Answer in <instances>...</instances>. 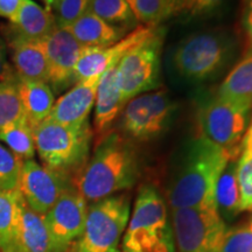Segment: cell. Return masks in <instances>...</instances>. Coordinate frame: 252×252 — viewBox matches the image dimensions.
Here are the masks:
<instances>
[{"instance_id":"obj_1","label":"cell","mask_w":252,"mask_h":252,"mask_svg":"<svg viewBox=\"0 0 252 252\" xmlns=\"http://www.w3.org/2000/svg\"><path fill=\"white\" fill-rule=\"evenodd\" d=\"M230 160L231 157L225 151L202 137L189 141L167 186V198L172 209L216 208L217 181Z\"/></svg>"},{"instance_id":"obj_2","label":"cell","mask_w":252,"mask_h":252,"mask_svg":"<svg viewBox=\"0 0 252 252\" xmlns=\"http://www.w3.org/2000/svg\"><path fill=\"white\" fill-rule=\"evenodd\" d=\"M138 154L132 141L113 130L94 147V156L78 172L76 190L90 202L131 188L139 178Z\"/></svg>"},{"instance_id":"obj_3","label":"cell","mask_w":252,"mask_h":252,"mask_svg":"<svg viewBox=\"0 0 252 252\" xmlns=\"http://www.w3.org/2000/svg\"><path fill=\"white\" fill-rule=\"evenodd\" d=\"M33 135L35 152L43 166L65 175L83 168L94 138L89 122L65 126L48 118L34 128Z\"/></svg>"},{"instance_id":"obj_4","label":"cell","mask_w":252,"mask_h":252,"mask_svg":"<svg viewBox=\"0 0 252 252\" xmlns=\"http://www.w3.org/2000/svg\"><path fill=\"white\" fill-rule=\"evenodd\" d=\"M122 249L123 252H174L165 201L152 186H144L138 193Z\"/></svg>"},{"instance_id":"obj_5","label":"cell","mask_w":252,"mask_h":252,"mask_svg":"<svg viewBox=\"0 0 252 252\" xmlns=\"http://www.w3.org/2000/svg\"><path fill=\"white\" fill-rule=\"evenodd\" d=\"M235 43L226 33L204 32L189 35L179 43L173 64L179 75L201 82L216 76L234 55Z\"/></svg>"},{"instance_id":"obj_6","label":"cell","mask_w":252,"mask_h":252,"mask_svg":"<svg viewBox=\"0 0 252 252\" xmlns=\"http://www.w3.org/2000/svg\"><path fill=\"white\" fill-rule=\"evenodd\" d=\"M130 196H109L88 207L82 235L71 252H122L121 239L130 217Z\"/></svg>"},{"instance_id":"obj_7","label":"cell","mask_w":252,"mask_h":252,"mask_svg":"<svg viewBox=\"0 0 252 252\" xmlns=\"http://www.w3.org/2000/svg\"><path fill=\"white\" fill-rule=\"evenodd\" d=\"M162 28L128 50L117 65V81L124 105L138 94L159 86L160 55L163 42Z\"/></svg>"},{"instance_id":"obj_8","label":"cell","mask_w":252,"mask_h":252,"mask_svg":"<svg viewBox=\"0 0 252 252\" xmlns=\"http://www.w3.org/2000/svg\"><path fill=\"white\" fill-rule=\"evenodd\" d=\"M175 104L165 90L134 97L126 103L118 131L130 141H147L160 137L171 124Z\"/></svg>"},{"instance_id":"obj_9","label":"cell","mask_w":252,"mask_h":252,"mask_svg":"<svg viewBox=\"0 0 252 252\" xmlns=\"http://www.w3.org/2000/svg\"><path fill=\"white\" fill-rule=\"evenodd\" d=\"M172 225L180 252H219L228 230L214 207L173 209Z\"/></svg>"},{"instance_id":"obj_10","label":"cell","mask_w":252,"mask_h":252,"mask_svg":"<svg viewBox=\"0 0 252 252\" xmlns=\"http://www.w3.org/2000/svg\"><path fill=\"white\" fill-rule=\"evenodd\" d=\"M248 110L216 96L198 110L201 137L225 151L231 159H237L247 131Z\"/></svg>"},{"instance_id":"obj_11","label":"cell","mask_w":252,"mask_h":252,"mask_svg":"<svg viewBox=\"0 0 252 252\" xmlns=\"http://www.w3.org/2000/svg\"><path fill=\"white\" fill-rule=\"evenodd\" d=\"M87 200L75 188H69L45 214V220L56 252H68L84 229Z\"/></svg>"},{"instance_id":"obj_12","label":"cell","mask_w":252,"mask_h":252,"mask_svg":"<svg viewBox=\"0 0 252 252\" xmlns=\"http://www.w3.org/2000/svg\"><path fill=\"white\" fill-rule=\"evenodd\" d=\"M71 188L68 175L26 160L23 162L18 190L32 210L45 215L65 190Z\"/></svg>"},{"instance_id":"obj_13","label":"cell","mask_w":252,"mask_h":252,"mask_svg":"<svg viewBox=\"0 0 252 252\" xmlns=\"http://www.w3.org/2000/svg\"><path fill=\"white\" fill-rule=\"evenodd\" d=\"M48 61V83L56 91L75 84L74 70L86 47L72 36L68 28L56 26L42 39Z\"/></svg>"},{"instance_id":"obj_14","label":"cell","mask_w":252,"mask_h":252,"mask_svg":"<svg viewBox=\"0 0 252 252\" xmlns=\"http://www.w3.org/2000/svg\"><path fill=\"white\" fill-rule=\"evenodd\" d=\"M157 27L146 26V25L137 26L117 43L105 48L86 47L75 67V83L89 80L94 76H102L106 69L118 64L128 50L152 35Z\"/></svg>"},{"instance_id":"obj_15","label":"cell","mask_w":252,"mask_h":252,"mask_svg":"<svg viewBox=\"0 0 252 252\" xmlns=\"http://www.w3.org/2000/svg\"><path fill=\"white\" fill-rule=\"evenodd\" d=\"M102 76L76 82L70 90L54 103L48 119L65 126H81L88 123L96 99L97 88Z\"/></svg>"},{"instance_id":"obj_16","label":"cell","mask_w":252,"mask_h":252,"mask_svg":"<svg viewBox=\"0 0 252 252\" xmlns=\"http://www.w3.org/2000/svg\"><path fill=\"white\" fill-rule=\"evenodd\" d=\"M117 65L104 71L97 88L93 128L94 146L113 131V124L124 109L117 81Z\"/></svg>"},{"instance_id":"obj_17","label":"cell","mask_w":252,"mask_h":252,"mask_svg":"<svg viewBox=\"0 0 252 252\" xmlns=\"http://www.w3.org/2000/svg\"><path fill=\"white\" fill-rule=\"evenodd\" d=\"M12 60L19 82L48 83V61L42 40L15 36L11 41Z\"/></svg>"},{"instance_id":"obj_18","label":"cell","mask_w":252,"mask_h":252,"mask_svg":"<svg viewBox=\"0 0 252 252\" xmlns=\"http://www.w3.org/2000/svg\"><path fill=\"white\" fill-rule=\"evenodd\" d=\"M68 30L82 46L94 48H105L115 45L127 32L125 28L105 23L88 11Z\"/></svg>"},{"instance_id":"obj_19","label":"cell","mask_w":252,"mask_h":252,"mask_svg":"<svg viewBox=\"0 0 252 252\" xmlns=\"http://www.w3.org/2000/svg\"><path fill=\"white\" fill-rule=\"evenodd\" d=\"M18 189L0 190V252L20 251L21 204Z\"/></svg>"},{"instance_id":"obj_20","label":"cell","mask_w":252,"mask_h":252,"mask_svg":"<svg viewBox=\"0 0 252 252\" xmlns=\"http://www.w3.org/2000/svg\"><path fill=\"white\" fill-rule=\"evenodd\" d=\"M9 23L17 32V36L27 40H42L56 27L52 12L33 0H24Z\"/></svg>"},{"instance_id":"obj_21","label":"cell","mask_w":252,"mask_h":252,"mask_svg":"<svg viewBox=\"0 0 252 252\" xmlns=\"http://www.w3.org/2000/svg\"><path fill=\"white\" fill-rule=\"evenodd\" d=\"M217 96L226 102L252 109V54L245 55L220 83Z\"/></svg>"},{"instance_id":"obj_22","label":"cell","mask_w":252,"mask_h":252,"mask_svg":"<svg viewBox=\"0 0 252 252\" xmlns=\"http://www.w3.org/2000/svg\"><path fill=\"white\" fill-rule=\"evenodd\" d=\"M19 94L32 130L48 118L55 103L52 88L46 82H19Z\"/></svg>"},{"instance_id":"obj_23","label":"cell","mask_w":252,"mask_h":252,"mask_svg":"<svg viewBox=\"0 0 252 252\" xmlns=\"http://www.w3.org/2000/svg\"><path fill=\"white\" fill-rule=\"evenodd\" d=\"M20 251L56 252L47 228L45 215L32 210L25 200L21 204Z\"/></svg>"},{"instance_id":"obj_24","label":"cell","mask_w":252,"mask_h":252,"mask_svg":"<svg viewBox=\"0 0 252 252\" xmlns=\"http://www.w3.org/2000/svg\"><path fill=\"white\" fill-rule=\"evenodd\" d=\"M216 210L224 222L234 220L241 213L237 182V159H232L220 175L215 191Z\"/></svg>"},{"instance_id":"obj_25","label":"cell","mask_w":252,"mask_h":252,"mask_svg":"<svg viewBox=\"0 0 252 252\" xmlns=\"http://www.w3.org/2000/svg\"><path fill=\"white\" fill-rule=\"evenodd\" d=\"M0 141L23 161L32 160L35 156L33 130L26 118L13 123L0 130Z\"/></svg>"},{"instance_id":"obj_26","label":"cell","mask_w":252,"mask_h":252,"mask_svg":"<svg viewBox=\"0 0 252 252\" xmlns=\"http://www.w3.org/2000/svg\"><path fill=\"white\" fill-rule=\"evenodd\" d=\"M88 12L113 26L131 30L138 20L126 0H89Z\"/></svg>"},{"instance_id":"obj_27","label":"cell","mask_w":252,"mask_h":252,"mask_svg":"<svg viewBox=\"0 0 252 252\" xmlns=\"http://www.w3.org/2000/svg\"><path fill=\"white\" fill-rule=\"evenodd\" d=\"M18 83V78L0 82V130L26 118Z\"/></svg>"},{"instance_id":"obj_28","label":"cell","mask_w":252,"mask_h":252,"mask_svg":"<svg viewBox=\"0 0 252 252\" xmlns=\"http://www.w3.org/2000/svg\"><path fill=\"white\" fill-rule=\"evenodd\" d=\"M237 182L239 188V209L252 210V147H241L237 160Z\"/></svg>"},{"instance_id":"obj_29","label":"cell","mask_w":252,"mask_h":252,"mask_svg":"<svg viewBox=\"0 0 252 252\" xmlns=\"http://www.w3.org/2000/svg\"><path fill=\"white\" fill-rule=\"evenodd\" d=\"M229 0H169V17H202L215 13L220 8L226 5Z\"/></svg>"},{"instance_id":"obj_30","label":"cell","mask_w":252,"mask_h":252,"mask_svg":"<svg viewBox=\"0 0 252 252\" xmlns=\"http://www.w3.org/2000/svg\"><path fill=\"white\" fill-rule=\"evenodd\" d=\"M138 23L157 27L169 17L168 0H126Z\"/></svg>"},{"instance_id":"obj_31","label":"cell","mask_w":252,"mask_h":252,"mask_svg":"<svg viewBox=\"0 0 252 252\" xmlns=\"http://www.w3.org/2000/svg\"><path fill=\"white\" fill-rule=\"evenodd\" d=\"M23 160L0 143V190L18 189Z\"/></svg>"},{"instance_id":"obj_32","label":"cell","mask_w":252,"mask_h":252,"mask_svg":"<svg viewBox=\"0 0 252 252\" xmlns=\"http://www.w3.org/2000/svg\"><path fill=\"white\" fill-rule=\"evenodd\" d=\"M89 0H55L50 12L54 15L56 26L69 28L88 11Z\"/></svg>"},{"instance_id":"obj_33","label":"cell","mask_w":252,"mask_h":252,"mask_svg":"<svg viewBox=\"0 0 252 252\" xmlns=\"http://www.w3.org/2000/svg\"><path fill=\"white\" fill-rule=\"evenodd\" d=\"M219 252H252V231L248 226L226 230Z\"/></svg>"},{"instance_id":"obj_34","label":"cell","mask_w":252,"mask_h":252,"mask_svg":"<svg viewBox=\"0 0 252 252\" xmlns=\"http://www.w3.org/2000/svg\"><path fill=\"white\" fill-rule=\"evenodd\" d=\"M242 27L245 35V55L252 54V0H243Z\"/></svg>"},{"instance_id":"obj_35","label":"cell","mask_w":252,"mask_h":252,"mask_svg":"<svg viewBox=\"0 0 252 252\" xmlns=\"http://www.w3.org/2000/svg\"><path fill=\"white\" fill-rule=\"evenodd\" d=\"M24 0H0V17L11 21L17 14Z\"/></svg>"},{"instance_id":"obj_36","label":"cell","mask_w":252,"mask_h":252,"mask_svg":"<svg viewBox=\"0 0 252 252\" xmlns=\"http://www.w3.org/2000/svg\"><path fill=\"white\" fill-rule=\"evenodd\" d=\"M14 75L12 74L11 68L8 67L7 61H6L5 50L0 45V82L7 81V80H14Z\"/></svg>"},{"instance_id":"obj_37","label":"cell","mask_w":252,"mask_h":252,"mask_svg":"<svg viewBox=\"0 0 252 252\" xmlns=\"http://www.w3.org/2000/svg\"><path fill=\"white\" fill-rule=\"evenodd\" d=\"M241 147H252V119H251L250 125H249L248 130L245 131Z\"/></svg>"},{"instance_id":"obj_38","label":"cell","mask_w":252,"mask_h":252,"mask_svg":"<svg viewBox=\"0 0 252 252\" xmlns=\"http://www.w3.org/2000/svg\"><path fill=\"white\" fill-rule=\"evenodd\" d=\"M42 1L46 4L47 9H49V11H50V8H52V6H53V4H54L55 0H42Z\"/></svg>"},{"instance_id":"obj_39","label":"cell","mask_w":252,"mask_h":252,"mask_svg":"<svg viewBox=\"0 0 252 252\" xmlns=\"http://www.w3.org/2000/svg\"><path fill=\"white\" fill-rule=\"evenodd\" d=\"M248 228H249V229H250V230H251V231H252V220H250V224H249V226H248Z\"/></svg>"},{"instance_id":"obj_40","label":"cell","mask_w":252,"mask_h":252,"mask_svg":"<svg viewBox=\"0 0 252 252\" xmlns=\"http://www.w3.org/2000/svg\"><path fill=\"white\" fill-rule=\"evenodd\" d=\"M168 1H169V0H168Z\"/></svg>"}]
</instances>
